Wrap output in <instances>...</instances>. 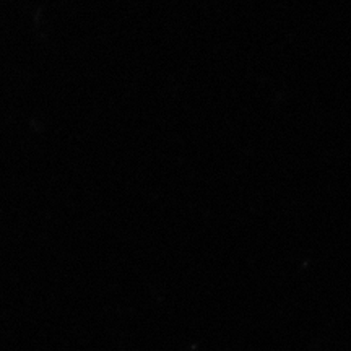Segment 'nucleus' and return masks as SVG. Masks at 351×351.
<instances>
[]
</instances>
